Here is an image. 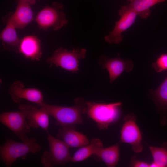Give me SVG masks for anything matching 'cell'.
<instances>
[{
    "label": "cell",
    "instance_id": "8",
    "mask_svg": "<svg viewBox=\"0 0 167 167\" xmlns=\"http://www.w3.org/2000/svg\"><path fill=\"white\" fill-rule=\"evenodd\" d=\"M0 122L11 130L22 141H25L29 139L26 134L30 133L31 127L21 111L1 113L0 114Z\"/></svg>",
    "mask_w": 167,
    "mask_h": 167
},
{
    "label": "cell",
    "instance_id": "24",
    "mask_svg": "<svg viewBox=\"0 0 167 167\" xmlns=\"http://www.w3.org/2000/svg\"><path fill=\"white\" fill-rule=\"evenodd\" d=\"M30 5H34L35 4L36 0H24Z\"/></svg>",
    "mask_w": 167,
    "mask_h": 167
},
{
    "label": "cell",
    "instance_id": "11",
    "mask_svg": "<svg viewBox=\"0 0 167 167\" xmlns=\"http://www.w3.org/2000/svg\"><path fill=\"white\" fill-rule=\"evenodd\" d=\"M17 3L15 10L4 17V23L10 22L16 29H22L34 19V14L30 5L24 0H15Z\"/></svg>",
    "mask_w": 167,
    "mask_h": 167
},
{
    "label": "cell",
    "instance_id": "5",
    "mask_svg": "<svg viewBox=\"0 0 167 167\" xmlns=\"http://www.w3.org/2000/svg\"><path fill=\"white\" fill-rule=\"evenodd\" d=\"M63 9V5L57 2L44 7L38 13L35 19L39 29L57 30L66 25L68 20Z\"/></svg>",
    "mask_w": 167,
    "mask_h": 167
},
{
    "label": "cell",
    "instance_id": "2",
    "mask_svg": "<svg viewBox=\"0 0 167 167\" xmlns=\"http://www.w3.org/2000/svg\"><path fill=\"white\" fill-rule=\"evenodd\" d=\"M36 141L33 137L22 143L7 139L0 147L1 161L6 167H10L19 158L24 159L29 153L36 154L41 149V146L36 143Z\"/></svg>",
    "mask_w": 167,
    "mask_h": 167
},
{
    "label": "cell",
    "instance_id": "20",
    "mask_svg": "<svg viewBox=\"0 0 167 167\" xmlns=\"http://www.w3.org/2000/svg\"><path fill=\"white\" fill-rule=\"evenodd\" d=\"M103 147V143L99 139H92L88 145L82 147L76 152L72 156L71 161L75 163L84 160Z\"/></svg>",
    "mask_w": 167,
    "mask_h": 167
},
{
    "label": "cell",
    "instance_id": "13",
    "mask_svg": "<svg viewBox=\"0 0 167 167\" xmlns=\"http://www.w3.org/2000/svg\"><path fill=\"white\" fill-rule=\"evenodd\" d=\"M98 63L102 69L107 70L111 83L124 71L129 72L131 71L134 66L133 62L130 59L123 60L118 57L109 58L106 55L101 56Z\"/></svg>",
    "mask_w": 167,
    "mask_h": 167
},
{
    "label": "cell",
    "instance_id": "21",
    "mask_svg": "<svg viewBox=\"0 0 167 167\" xmlns=\"http://www.w3.org/2000/svg\"><path fill=\"white\" fill-rule=\"evenodd\" d=\"M153 162L158 167H167V142L164 143L161 147L149 146Z\"/></svg>",
    "mask_w": 167,
    "mask_h": 167
},
{
    "label": "cell",
    "instance_id": "22",
    "mask_svg": "<svg viewBox=\"0 0 167 167\" xmlns=\"http://www.w3.org/2000/svg\"><path fill=\"white\" fill-rule=\"evenodd\" d=\"M152 66L158 72L167 70V54H163L160 55L156 61L152 64Z\"/></svg>",
    "mask_w": 167,
    "mask_h": 167
},
{
    "label": "cell",
    "instance_id": "15",
    "mask_svg": "<svg viewBox=\"0 0 167 167\" xmlns=\"http://www.w3.org/2000/svg\"><path fill=\"white\" fill-rule=\"evenodd\" d=\"M19 53L28 59L40 61L42 54L41 40L36 36H25L21 39Z\"/></svg>",
    "mask_w": 167,
    "mask_h": 167
},
{
    "label": "cell",
    "instance_id": "17",
    "mask_svg": "<svg viewBox=\"0 0 167 167\" xmlns=\"http://www.w3.org/2000/svg\"><path fill=\"white\" fill-rule=\"evenodd\" d=\"M6 26L0 33V39L3 49L9 51L19 53L21 39L17 36L16 29L10 22L5 23Z\"/></svg>",
    "mask_w": 167,
    "mask_h": 167
},
{
    "label": "cell",
    "instance_id": "7",
    "mask_svg": "<svg viewBox=\"0 0 167 167\" xmlns=\"http://www.w3.org/2000/svg\"><path fill=\"white\" fill-rule=\"evenodd\" d=\"M124 122L121 131L120 139L122 142L131 145L135 152H141L143 147L142 143V135L138 126L135 115L130 113L123 118Z\"/></svg>",
    "mask_w": 167,
    "mask_h": 167
},
{
    "label": "cell",
    "instance_id": "19",
    "mask_svg": "<svg viewBox=\"0 0 167 167\" xmlns=\"http://www.w3.org/2000/svg\"><path fill=\"white\" fill-rule=\"evenodd\" d=\"M101 159L109 167H114L118 164L120 156L118 143L97 150L94 154Z\"/></svg>",
    "mask_w": 167,
    "mask_h": 167
},
{
    "label": "cell",
    "instance_id": "4",
    "mask_svg": "<svg viewBox=\"0 0 167 167\" xmlns=\"http://www.w3.org/2000/svg\"><path fill=\"white\" fill-rule=\"evenodd\" d=\"M47 139L49 147V151H44L41 158V162L44 167L64 165L71 161L69 147L63 141L56 138L49 132Z\"/></svg>",
    "mask_w": 167,
    "mask_h": 167
},
{
    "label": "cell",
    "instance_id": "6",
    "mask_svg": "<svg viewBox=\"0 0 167 167\" xmlns=\"http://www.w3.org/2000/svg\"><path fill=\"white\" fill-rule=\"evenodd\" d=\"M86 52L84 48H77L69 51L60 47L48 57L46 62L50 66L54 65L73 73H76L79 70V61L85 58Z\"/></svg>",
    "mask_w": 167,
    "mask_h": 167
},
{
    "label": "cell",
    "instance_id": "12",
    "mask_svg": "<svg viewBox=\"0 0 167 167\" xmlns=\"http://www.w3.org/2000/svg\"><path fill=\"white\" fill-rule=\"evenodd\" d=\"M9 93L13 101L18 104L24 99L37 104L40 105L43 103V94L39 90L36 88H25L23 83L17 80L11 85Z\"/></svg>",
    "mask_w": 167,
    "mask_h": 167
},
{
    "label": "cell",
    "instance_id": "1",
    "mask_svg": "<svg viewBox=\"0 0 167 167\" xmlns=\"http://www.w3.org/2000/svg\"><path fill=\"white\" fill-rule=\"evenodd\" d=\"M75 105L72 107H64L49 104L44 102L39 105L45 109L49 115L56 120L55 124L61 126L83 124L81 115L86 113L87 101L77 98L74 100Z\"/></svg>",
    "mask_w": 167,
    "mask_h": 167
},
{
    "label": "cell",
    "instance_id": "23",
    "mask_svg": "<svg viewBox=\"0 0 167 167\" xmlns=\"http://www.w3.org/2000/svg\"><path fill=\"white\" fill-rule=\"evenodd\" d=\"M130 165L133 167H150V164L139 160L135 156L132 158Z\"/></svg>",
    "mask_w": 167,
    "mask_h": 167
},
{
    "label": "cell",
    "instance_id": "10",
    "mask_svg": "<svg viewBox=\"0 0 167 167\" xmlns=\"http://www.w3.org/2000/svg\"><path fill=\"white\" fill-rule=\"evenodd\" d=\"M24 104L19 106V110L24 114L30 126L34 129L41 127L49 133V115L46 109L42 107Z\"/></svg>",
    "mask_w": 167,
    "mask_h": 167
},
{
    "label": "cell",
    "instance_id": "3",
    "mask_svg": "<svg viewBox=\"0 0 167 167\" xmlns=\"http://www.w3.org/2000/svg\"><path fill=\"white\" fill-rule=\"evenodd\" d=\"M122 104L121 102L104 104L87 101L86 113L96 122L99 129H106L118 119Z\"/></svg>",
    "mask_w": 167,
    "mask_h": 167
},
{
    "label": "cell",
    "instance_id": "14",
    "mask_svg": "<svg viewBox=\"0 0 167 167\" xmlns=\"http://www.w3.org/2000/svg\"><path fill=\"white\" fill-rule=\"evenodd\" d=\"M75 125L61 126L56 134L57 138L65 142L69 147H82L90 142L83 134L76 131Z\"/></svg>",
    "mask_w": 167,
    "mask_h": 167
},
{
    "label": "cell",
    "instance_id": "18",
    "mask_svg": "<svg viewBox=\"0 0 167 167\" xmlns=\"http://www.w3.org/2000/svg\"><path fill=\"white\" fill-rule=\"evenodd\" d=\"M167 0H127L128 4L121 7L135 12L142 19L148 17L151 14L150 8L154 6Z\"/></svg>",
    "mask_w": 167,
    "mask_h": 167
},
{
    "label": "cell",
    "instance_id": "9",
    "mask_svg": "<svg viewBox=\"0 0 167 167\" xmlns=\"http://www.w3.org/2000/svg\"><path fill=\"white\" fill-rule=\"evenodd\" d=\"M120 19L115 23L113 30L105 36L104 39L109 43L118 44L122 41V34L134 23L137 15L135 12L121 7L118 11Z\"/></svg>",
    "mask_w": 167,
    "mask_h": 167
},
{
    "label": "cell",
    "instance_id": "16",
    "mask_svg": "<svg viewBox=\"0 0 167 167\" xmlns=\"http://www.w3.org/2000/svg\"><path fill=\"white\" fill-rule=\"evenodd\" d=\"M152 92V97L160 111V124L165 126L167 123V77L157 88Z\"/></svg>",
    "mask_w": 167,
    "mask_h": 167
}]
</instances>
